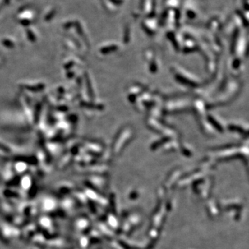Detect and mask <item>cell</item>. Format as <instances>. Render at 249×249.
Wrapping results in <instances>:
<instances>
[{
	"mask_svg": "<svg viewBox=\"0 0 249 249\" xmlns=\"http://www.w3.org/2000/svg\"><path fill=\"white\" fill-rule=\"evenodd\" d=\"M133 130L131 127H125L122 129L121 134L118 135L117 141H116V151H121V149L124 147L127 143H129L132 136H133Z\"/></svg>",
	"mask_w": 249,
	"mask_h": 249,
	"instance_id": "6da1fadb",
	"label": "cell"
},
{
	"mask_svg": "<svg viewBox=\"0 0 249 249\" xmlns=\"http://www.w3.org/2000/svg\"><path fill=\"white\" fill-rule=\"evenodd\" d=\"M181 103H181H180V104ZM170 104H173V105H176L177 104V103H176V102H174V103H170ZM182 107H183V109H186V107H182V106H178L177 107V110H181L182 109ZM168 109H169V112H174L175 111V109H176V107H174V106H173V107H168Z\"/></svg>",
	"mask_w": 249,
	"mask_h": 249,
	"instance_id": "7a4b0ae2",
	"label": "cell"
}]
</instances>
